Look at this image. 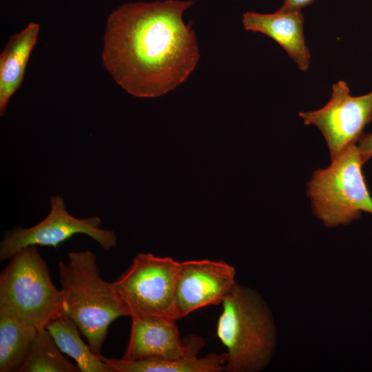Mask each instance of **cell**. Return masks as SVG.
Wrapping results in <instances>:
<instances>
[{
	"instance_id": "cell-10",
	"label": "cell",
	"mask_w": 372,
	"mask_h": 372,
	"mask_svg": "<svg viewBox=\"0 0 372 372\" xmlns=\"http://www.w3.org/2000/svg\"><path fill=\"white\" fill-rule=\"evenodd\" d=\"M129 341L122 357L130 360H172L181 358L205 344L198 335L181 340L176 320L161 316L132 317Z\"/></svg>"
},
{
	"instance_id": "cell-4",
	"label": "cell",
	"mask_w": 372,
	"mask_h": 372,
	"mask_svg": "<svg viewBox=\"0 0 372 372\" xmlns=\"http://www.w3.org/2000/svg\"><path fill=\"white\" fill-rule=\"evenodd\" d=\"M0 309L38 330L65 316L61 290L53 284L37 245L17 252L1 271Z\"/></svg>"
},
{
	"instance_id": "cell-18",
	"label": "cell",
	"mask_w": 372,
	"mask_h": 372,
	"mask_svg": "<svg viewBox=\"0 0 372 372\" xmlns=\"http://www.w3.org/2000/svg\"><path fill=\"white\" fill-rule=\"evenodd\" d=\"M315 0H283L282 6L278 8L282 11L302 10V8L312 4Z\"/></svg>"
},
{
	"instance_id": "cell-2",
	"label": "cell",
	"mask_w": 372,
	"mask_h": 372,
	"mask_svg": "<svg viewBox=\"0 0 372 372\" xmlns=\"http://www.w3.org/2000/svg\"><path fill=\"white\" fill-rule=\"evenodd\" d=\"M58 270L65 316L76 324L92 352L100 356L110 324L129 316L128 311L110 282L101 278L92 251L70 252L65 262L59 261Z\"/></svg>"
},
{
	"instance_id": "cell-1",
	"label": "cell",
	"mask_w": 372,
	"mask_h": 372,
	"mask_svg": "<svg viewBox=\"0 0 372 372\" xmlns=\"http://www.w3.org/2000/svg\"><path fill=\"white\" fill-rule=\"evenodd\" d=\"M194 1L125 3L109 15L103 64L115 81L140 98L160 96L187 80L200 55L183 12Z\"/></svg>"
},
{
	"instance_id": "cell-3",
	"label": "cell",
	"mask_w": 372,
	"mask_h": 372,
	"mask_svg": "<svg viewBox=\"0 0 372 372\" xmlns=\"http://www.w3.org/2000/svg\"><path fill=\"white\" fill-rule=\"evenodd\" d=\"M217 336L227 349V372H257L269 363L276 344L271 312L250 288L236 284L222 302Z\"/></svg>"
},
{
	"instance_id": "cell-14",
	"label": "cell",
	"mask_w": 372,
	"mask_h": 372,
	"mask_svg": "<svg viewBox=\"0 0 372 372\" xmlns=\"http://www.w3.org/2000/svg\"><path fill=\"white\" fill-rule=\"evenodd\" d=\"M37 331L35 327L0 309L1 372H17Z\"/></svg>"
},
{
	"instance_id": "cell-16",
	"label": "cell",
	"mask_w": 372,
	"mask_h": 372,
	"mask_svg": "<svg viewBox=\"0 0 372 372\" xmlns=\"http://www.w3.org/2000/svg\"><path fill=\"white\" fill-rule=\"evenodd\" d=\"M57 346L46 328L38 330L31 348L17 372H79Z\"/></svg>"
},
{
	"instance_id": "cell-5",
	"label": "cell",
	"mask_w": 372,
	"mask_h": 372,
	"mask_svg": "<svg viewBox=\"0 0 372 372\" xmlns=\"http://www.w3.org/2000/svg\"><path fill=\"white\" fill-rule=\"evenodd\" d=\"M325 169L313 172L307 195L314 215L329 227L347 225L372 214V198L367 189L356 144L341 152Z\"/></svg>"
},
{
	"instance_id": "cell-8",
	"label": "cell",
	"mask_w": 372,
	"mask_h": 372,
	"mask_svg": "<svg viewBox=\"0 0 372 372\" xmlns=\"http://www.w3.org/2000/svg\"><path fill=\"white\" fill-rule=\"evenodd\" d=\"M298 115L305 125L319 129L333 160L348 146L356 144L372 121V91L351 96L347 83L339 81L333 85L331 97L324 107Z\"/></svg>"
},
{
	"instance_id": "cell-17",
	"label": "cell",
	"mask_w": 372,
	"mask_h": 372,
	"mask_svg": "<svg viewBox=\"0 0 372 372\" xmlns=\"http://www.w3.org/2000/svg\"><path fill=\"white\" fill-rule=\"evenodd\" d=\"M361 160L364 164L372 157V132L363 134L356 143Z\"/></svg>"
},
{
	"instance_id": "cell-6",
	"label": "cell",
	"mask_w": 372,
	"mask_h": 372,
	"mask_svg": "<svg viewBox=\"0 0 372 372\" xmlns=\"http://www.w3.org/2000/svg\"><path fill=\"white\" fill-rule=\"evenodd\" d=\"M179 263L169 257L138 254L131 265L110 282L129 317L151 316L177 320L174 291Z\"/></svg>"
},
{
	"instance_id": "cell-11",
	"label": "cell",
	"mask_w": 372,
	"mask_h": 372,
	"mask_svg": "<svg viewBox=\"0 0 372 372\" xmlns=\"http://www.w3.org/2000/svg\"><path fill=\"white\" fill-rule=\"evenodd\" d=\"M242 22L248 31L262 33L277 42L305 72L309 68L311 53L304 37V16L301 10L260 14L253 11L243 14Z\"/></svg>"
},
{
	"instance_id": "cell-7",
	"label": "cell",
	"mask_w": 372,
	"mask_h": 372,
	"mask_svg": "<svg viewBox=\"0 0 372 372\" xmlns=\"http://www.w3.org/2000/svg\"><path fill=\"white\" fill-rule=\"evenodd\" d=\"M97 216L78 218L66 209L63 198H50V211L39 223L30 228L15 227L7 231L0 243V260L10 259L17 252L30 245L57 247L76 234H85L105 250L116 245L114 231L100 228Z\"/></svg>"
},
{
	"instance_id": "cell-12",
	"label": "cell",
	"mask_w": 372,
	"mask_h": 372,
	"mask_svg": "<svg viewBox=\"0 0 372 372\" xmlns=\"http://www.w3.org/2000/svg\"><path fill=\"white\" fill-rule=\"evenodd\" d=\"M39 25L30 22L11 35L0 54V115L6 113L12 96L19 88L28 61L39 35Z\"/></svg>"
},
{
	"instance_id": "cell-9",
	"label": "cell",
	"mask_w": 372,
	"mask_h": 372,
	"mask_svg": "<svg viewBox=\"0 0 372 372\" xmlns=\"http://www.w3.org/2000/svg\"><path fill=\"white\" fill-rule=\"evenodd\" d=\"M235 269L208 259L180 262L174 291L177 320L206 306L222 303L236 285Z\"/></svg>"
},
{
	"instance_id": "cell-13",
	"label": "cell",
	"mask_w": 372,
	"mask_h": 372,
	"mask_svg": "<svg viewBox=\"0 0 372 372\" xmlns=\"http://www.w3.org/2000/svg\"><path fill=\"white\" fill-rule=\"evenodd\" d=\"M200 351L172 360L109 358L101 355V359L114 372H222L225 371L227 353H209L199 357Z\"/></svg>"
},
{
	"instance_id": "cell-15",
	"label": "cell",
	"mask_w": 372,
	"mask_h": 372,
	"mask_svg": "<svg viewBox=\"0 0 372 372\" xmlns=\"http://www.w3.org/2000/svg\"><path fill=\"white\" fill-rule=\"evenodd\" d=\"M60 350L75 360L81 372H114L101 358L92 352L81 338L74 322L66 316H60L45 327Z\"/></svg>"
}]
</instances>
